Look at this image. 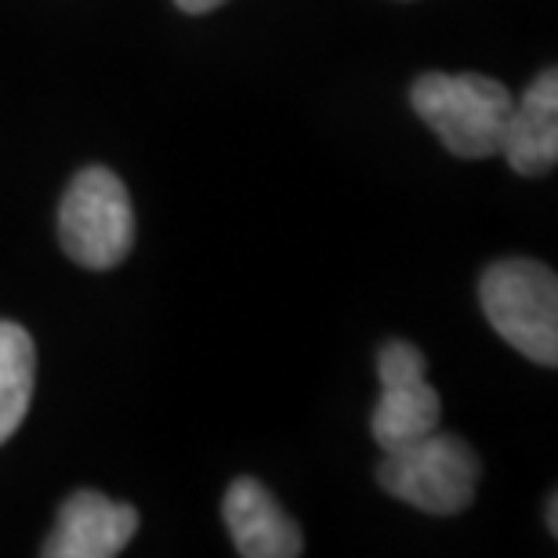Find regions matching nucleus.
I'll return each mask as SVG.
<instances>
[{"mask_svg":"<svg viewBox=\"0 0 558 558\" xmlns=\"http://www.w3.org/2000/svg\"><path fill=\"white\" fill-rule=\"evenodd\" d=\"M555 511H558V508H555V497H551V500H548V526H551V533L558 530V519H555Z\"/></svg>","mask_w":558,"mask_h":558,"instance_id":"nucleus-11","label":"nucleus"},{"mask_svg":"<svg viewBox=\"0 0 558 558\" xmlns=\"http://www.w3.org/2000/svg\"><path fill=\"white\" fill-rule=\"evenodd\" d=\"M221 515L243 558H298L305 551L294 519L276 505V497L258 478H236L226 489Z\"/></svg>","mask_w":558,"mask_h":558,"instance_id":"nucleus-7","label":"nucleus"},{"mask_svg":"<svg viewBox=\"0 0 558 558\" xmlns=\"http://www.w3.org/2000/svg\"><path fill=\"white\" fill-rule=\"evenodd\" d=\"M174 4L182 8V11H189V15H207V11L221 8L226 0H174Z\"/></svg>","mask_w":558,"mask_h":558,"instance_id":"nucleus-10","label":"nucleus"},{"mask_svg":"<svg viewBox=\"0 0 558 558\" xmlns=\"http://www.w3.org/2000/svg\"><path fill=\"white\" fill-rule=\"evenodd\" d=\"M59 240L84 269H117L135 243V210L128 185L109 167H84L59 207Z\"/></svg>","mask_w":558,"mask_h":558,"instance_id":"nucleus-4","label":"nucleus"},{"mask_svg":"<svg viewBox=\"0 0 558 558\" xmlns=\"http://www.w3.org/2000/svg\"><path fill=\"white\" fill-rule=\"evenodd\" d=\"M483 461L461 435L428 432L421 439L385 450L377 464V483L403 505L428 515H457L475 500Z\"/></svg>","mask_w":558,"mask_h":558,"instance_id":"nucleus-2","label":"nucleus"},{"mask_svg":"<svg viewBox=\"0 0 558 558\" xmlns=\"http://www.w3.org/2000/svg\"><path fill=\"white\" fill-rule=\"evenodd\" d=\"M37 381V349L26 327L0 319V446L22 428Z\"/></svg>","mask_w":558,"mask_h":558,"instance_id":"nucleus-9","label":"nucleus"},{"mask_svg":"<svg viewBox=\"0 0 558 558\" xmlns=\"http://www.w3.org/2000/svg\"><path fill=\"white\" fill-rule=\"evenodd\" d=\"M424 371L428 363L410 341H388L377 355L381 399H377L371 428L381 450H396V446H407L439 428L442 403Z\"/></svg>","mask_w":558,"mask_h":558,"instance_id":"nucleus-5","label":"nucleus"},{"mask_svg":"<svg viewBox=\"0 0 558 558\" xmlns=\"http://www.w3.org/2000/svg\"><path fill=\"white\" fill-rule=\"evenodd\" d=\"M410 102L453 156L486 160L500 153L515 98L494 76L424 73L410 92Z\"/></svg>","mask_w":558,"mask_h":558,"instance_id":"nucleus-1","label":"nucleus"},{"mask_svg":"<svg viewBox=\"0 0 558 558\" xmlns=\"http://www.w3.org/2000/svg\"><path fill=\"white\" fill-rule=\"evenodd\" d=\"M500 153L519 174H548L558 163V73L544 70L511 106Z\"/></svg>","mask_w":558,"mask_h":558,"instance_id":"nucleus-8","label":"nucleus"},{"mask_svg":"<svg viewBox=\"0 0 558 558\" xmlns=\"http://www.w3.org/2000/svg\"><path fill=\"white\" fill-rule=\"evenodd\" d=\"M483 312L500 338L541 366L558 363V279L544 262H494L478 283Z\"/></svg>","mask_w":558,"mask_h":558,"instance_id":"nucleus-3","label":"nucleus"},{"mask_svg":"<svg viewBox=\"0 0 558 558\" xmlns=\"http://www.w3.org/2000/svg\"><path fill=\"white\" fill-rule=\"evenodd\" d=\"M138 530V511L98 489H76L59 511L44 555L48 558H113Z\"/></svg>","mask_w":558,"mask_h":558,"instance_id":"nucleus-6","label":"nucleus"}]
</instances>
